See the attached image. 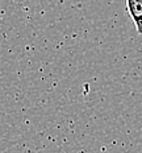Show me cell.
Listing matches in <instances>:
<instances>
[{"instance_id":"cell-1","label":"cell","mask_w":142,"mask_h":153,"mask_svg":"<svg viewBox=\"0 0 142 153\" xmlns=\"http://www.w3.org/2000/svg\"><path fill=\"white\" fill-rule=\"evenodd\" d=\"M126 11L133 21L137 33L142 36V0H125Z\"/></svg>"}]
</instances>
